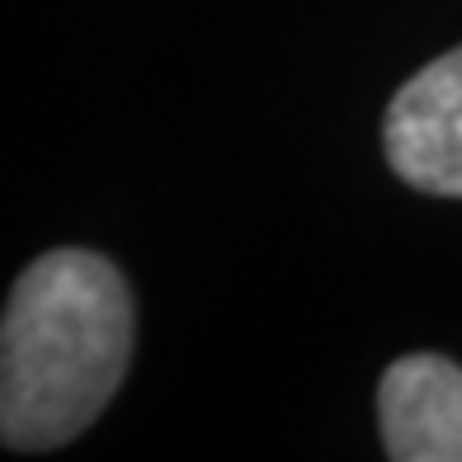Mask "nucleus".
I'll use <instances>...</instances> for the list:
<instances>
[{
  "label": "nucleus",
  "instance_id": "obj_1",
  "mask_svg": "<svg viewBox=\"0 0 462 462\" xmlns=\"http://www.w3.org/2000/svg\"><path fill=\"white\" fill-rule=\"evenodd\" d=\"M133 292L95 250H48L19 274L0 326V439L48 453L90 430L133 359Z\"/></svg>",
  "mask_w": 462,
  "mask_h": 462
},
{
  "label": "nucleus",
  "instance_id": "obj_2",
  "mask_svg": "<svg viewBox=\"0 0 462 462\" xmlns=\"http://www.w3.org/2000/svg\"><path fill=\"white\" fill-rule=\"evenodd\" d=\"M383 142L411 189L462 199V48L434 57L396 90Z\"/></svg>",
  "mask_w": 462,
  "mask_h": 462
},
{
  "label": "nucleus",
  "instance_id": "obj_3",
  "mask_svg": "<svg viewBox=\"0 0 462 462\" xmlns=\"http://www.w3.org/2000/svg\"><path fill=\"white\" fill-rule=\"evenodd\" d=\"M383 448L396 462H462V368L444 354H406L377 387Z\"/></svg>",
  "mask_w": 462,
  "mask_h": 462
}]
</instances>
